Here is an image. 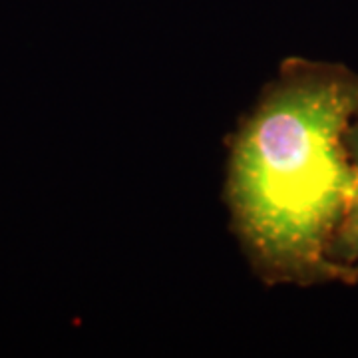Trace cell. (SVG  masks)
<instances>
[{"label":"cell","instance_id":"7a4b0ae2","mask_svg":"<svg viewBox=\"0 0 358 358\" xmlns=\"http://www.w3.org/2000/svg\"><path fill=\"white\" fill-rule=\"evenodd\" d=\"M346 143H348V152H350V159L355 167V189L346 207L345 217L334 233L331 259L343 267L358 271V267H352L358 261V120L348 129Z\"/></svg>","mask_w":358,"mask_h":358},{"label":"cell","instance_id":"6da1fadb","mask_svg":"<svg viewBox=\"0 0 358 358\" xmlns=\"http://www.w3.org/2000/svg\"><path fill=\"white\" fill-rule=\"evenodd\" d=\"M358 76L291 60L231 141L225 199L251 267L267 285L355 279L331 259L355 189L348 129Z\"/></svg>","mask_w":358,"mask_h":358}]
</instances>
